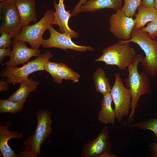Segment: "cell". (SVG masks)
<instances>
[{
	"mask_svg": "<svg viewBox=\"0 0 157 157\" xmlns=\"http://www.w3.org/2000/svg\"><path fill=\"white\" fill-rule=\"evenodd\" d=\"M37 124L34 133L26 138L22 147L23 151L16 154L17 157H37L41 153V146L51 133L52 123L50 111L38 109L36 112Z\"/></svg>",
	"mask_w": 157,
	"mask_h": 157,
	"instance_id": "cell-1",
	"label": "cell"
},
{
	"mask_svg": "<svg viewBox=\"0 0 157 157\" xmlns=\"http://www.w3.org/2000/svg\"><path fill=\"white\" fill-rule=\"evenodd\" d=\"M143 58L142 55L136 54L128 67V76L124 80L126 86L130 89L132 96L130 106L131 110L129 117V121L134 115L140 97L151 92L147 74L145 72L139 73L138 70V64L142 61Z\"/></svg>",
	"mask_w": 157,
	"mask_h": 157,
	"instance_id": "cell-2",
	"label": "cell"
},
{
	"mask_svg": "<svg viewBox=\"0 0 157 157\" xmlns=\"http://www.w3.org/2000/svg\"><path fill=\"white\" fill-rule=\"evenodd\" d=\"M124 42H133L141 48L145 56L140 63L145 72L153 77L157 75V40L150 38L147 33L140 28H134L131 33V38Z\"/></svg>",
	"mask_w": 157,
	"mask_h": 157,
	"instance_id": "cell-3",
	"label": "cell"
},
{
	"mask_svg": "<svg viewBox=\"0 0 157 157\" xmlns=\"http://www.w3.org/2000/svg\"><path fill=\"white\" fill-rule=\"evenodd\" d=\"M102 54L95 62H102L106 65L117 66L121 70H125L136 55L130 42L119 40L115 44L104 49Z\"/></svg>",
	"mask_w": 157,
	"mask_h": 157,
	"instance_id": "cell-4",
	"label": "cell"
},
{
	"mask_svg": "<svg viewBox=\"0 0 157 157\" xmlns=\"http://www.w3.org/2000/svg\"><path fill=\"white\" fill-rule=\"evenodd\" d=\"M50 51H47L40 54L35 59L27 63L22 67L6 66L0 74L2 78L7 83L15 84L28 78V75L33 72L44 70V65L46 62L53 57Z\"/></svg>",
	"mask_w": 157,
	"mask_h": 157,
	"instance_id": "cell-5",
	"label": "cell"
},
{
	"mask_svg": "<svg viewBox=\"0 0 157 157\" xmlns=\"http://www.w3.org/2000/svg\"><path fill=\"white\" fill-rule=\"evenodd\" d=\"M53 12L52 10H48L38 22L32 25L22 26L20 33L13 38L12 43L22 41L28 43L31 48L39 49L43 40L44 33L52 25Z\"/></svg>",
	"mask_w": 157,
	"mask_h": 157,
	"instance_id": "cell-6",
	"label": "cell"
},
{
	"mask_svg": "<svg viewBox=\"0 0 157 157\" xmlns=\"http://www.w3.org/2000/svg\"><path fill=\"white\" fill-rule=\"evenodd\" d=\"M110 93L114 104L115 117L120 122L124 117L129 115L132 96L130 89L124 86L119 72L115 75V81Z\"/></svg>",
	"mask_w": 157,
	"mask_h": 157,
	"instance_id": "cell-7",
	"label": "cell"
},
{
	"mask_svg": "<svg viewBox=\"0 0 157 157\" xmlns=\"http://www.w3.org/2000/svg\"><path fill=\"white\" fill-rule=\"evenodd\" d=\"M15 1L7 0L0 3V33L6 32L13 38L20 33L22 26Z\"/></svg>",
	"mask_w": 157,
	"mask_h": 157,
	"instance_id": "cell-8",
	"label": "cell"
},
{
	"mask_svg": "<svg viewBox=\"0 0 157 157\" xmlns=\"http://www.w3.org/2000/svg\"><path fill=\"white\" fill-rule=\"evenodd\" d=\"M52 25L48 29L50 33V38L43 39L42 44L46 48H56L66 51L71 49L78 51L86 52L88 50L92 51L94 48L90 46L79 45L74 43L72 40L71 36L65 33H60L55 30Z\"/></svg>",
	"mask_w": 157,
	"mask_h": 157,
	"instance_id": "cell-9",
	"label": "cell"
},
{
	"mask_svg": "<svg viewBox=\"0 0 157 157\" xmlns=\"http://www.w3.org/2000/svg\"><path fill=\"white\" fill-rule=\"evenodd\" d=\"M110 32L118 39L127 40L131 38V33L134 28V19L125 15L121 9L112 14L109 19Z\"/></svg>",
	"mask_w": 157,
	"mask_h": 157,
	"instance_id": "cell-10",
	"label": "cell"
},
{
	"mask_svg": "<svg viewBox=\"0 0 157 157\" xmlns=\"http://www.w3.org/2000/svg\"><path fill=\"white\" fill-rule=\"evenodd\" d=\"M106 152H112L108 129L104 126L94 140L85 144L82 149L81 157H100Z\"/></svg>",
	"mask_w": 157,
	"mask_h": 157,
	"instance_id": "cell-11",
	"label": "cell"
},
{
	"mask_svg": "<svg viewBox=\"0 0 157 157\" xmlns=\"http://www.w3.org/2000/svg\"><path fill=\"white\" fill-rule=\"evenodd\" d=\"M12 44L13 50L9 60L2 64V65L13 67L19 64L24 65L28 63L31 57H38L40 55V51L39 49L28 48L24 42L18 41Z\"/></svg>",
	"mask_w": 157,
	"mask_h": 157,
	"instance_id": "cell-12",
	"label": "cell"
},
{
	"mask_svg": "<svg viewBox=\"0 0 157 157\" xmlns=\"http://www.w3.org/2000/svg\"><path fill=\"white\" fill-rule=\"evenodd\" d=\"M63 1L64 0H59L58 4L56 0L53 1V6L55 11L53 13V17L52 24L58 25L61 33L69 35L72 38H77L78 37L79 33L73 31L68 25L69 19L72 15L70 13L69 10L67 11L65 9Z\"/></svg>",
	"mask_w": 157,
	"mask_h": 157,
	"instance_id": "cell-13",
	"label": "cell"
},
{
	"mask_svg": "<svg viewBox=\"0 0 157 157\" xmlns=\"http://www.w3.org/2000/svg\"><path fill=\"white\" fill-rule=\"evenodd\" d=\"M12 124L7 120L4 125H0V156L3 157H17L16 154L9 146L8 140L12 138L20 139L22 138V133L16 131H11L9 127Z\"/></svg>",
	"mask_w": 157,
	"mask_h": 157,
	"instance_id": "cell-14",
	"label": "cell"
},
{
	"mask_svg": "<svg viewBox=\"0 0 157 157\" xmlns=\"http://www.w3.org/2000/svg\"><path fill=\"white\" fill-rule=\"evenodd\" d=\"M15 2L22 26L37 21L35 0H15Z\"/></svg>",
	"mask_w": 157,
	"mask_h": 157,
	"instance_id": "cell-15",
	"label": "cell"
},
{
	"mask_svg": "<svg viewBox=\"0 0 157 157\" xmlns=\"http://www.w3.org/2000/svg\"><path fill=\"white\" fill-rule=\"evenodd\" d=\"M122 0H88L80 7L79 12H94L104 8L117 11L122 8Z\"/></svg>",
	"mask_w": 157,
	"mask_h": 157,
	"instance_id": "cell-16",
	"label": "cell"
},
{
	"mask_svg": "<svg viewBox=\"0 0 157 157\" xmlns=\"http://www.w3.org/2000/svg\"><path fill=\"white\" fill-rule=\"evenodd\" d=\"M19 88L8 98L14 102L24 104L30 92L36 91L39 83L30 78L19 83Z\"/></svg>",
	"mask_w": 157,
	"mask_h": 157,
	"instance_id": "cell-17",
	"label": "cell"
},
{
	"mask_svg": "<svg viewBox=\"0 0 157 157\" xmlns=\"http://www.w3.org/2000/svg\"><path fill=\"white\" fill-rule=\"evenodd\" d=\"M113 99L110 92L103 96L101 101V109L99 112L98 119L103 124L115 125V113L112 107Z\"/></svg>",
	"mask_w": 157,
	"mask_h": 157,
	"instance_id": "cell-18",
	"label": "cell"
},
{
	"mask_svg": "<svg viewBox=\"0 0 157 157\" xmlns=\"http://www.w3.org/2000/svg\"><path fill=\"white\" fill-rule=\"evenodd\" d=\"M138 13L135 15L134 28H141L146 24L152 21L157 16V11L153 8H148L140 5L137 8Z\"/></svg>",
	"mask_w": 157,
	"mask_h": 157,
	"instance_id": "cell-19",
	"label": "cell"
},
{
	"mask_svg": "<svg viewBox=\"0 0 157 157\" xmlns=\"http://www.w3.org/2000/svg\"><path fill=\"white\" fill-rule=\"evenodd\" d=\"M93 80L96 91L103 96L110 92L111 87L104 71L101 68L97 69L94 72Z\"/></svg>",
	"mask_w": 157,
	"mask_h": 157,
	"instance_id": "cell-20",
	"label": "cell"
},
{
	"mask_svg": "<svg viewBox=\"0 0 157 157\" xmlns=\"http://www.w3.org/2000/svg\"><path fill=\"white\" fill-rule=\"evenodd\" d=\"M56 72L60 80L63 79L67 81L72 80L73 83L78 82L80 75L77 72L73 70L65 64L60 63H58L56 69Z\"/></svg>",
	"mask_w": 157,
	"mask_h": 157,
	"instance_id": "cell-21",
	"label": "cell"
},
{
	"mask_svg": "<svg viewBox=\"0 0 157 157\" xmlns=\"http://www.w3.org/2000/svg\"><path fill=\"white\" fill-rule=\"evenodd\" d=\"M23 104L14 102L8 99H0V113L16 114L23 109Z\"/></svg>",
	"mask_w": 157,
	"mask_h": 157,
	"instance_id": "cell-22",
	"label": "cell"
},
{
	"mask_svg": "<svg viewBox=\"0 0 157 157\" xmlns=\"http://www.w3.org/2000/svg\"><path fill=\"white\" fill-rule=\"evenodd\" d=\"M123 6L121 10L126 15L132 17L135 14L138 7L141 4L142 0H124Z\"/></svg>",
	"mask_w": 157,
	"mask_h": 157,
	"instance_id": "cell-23",
	"label": "cell"
},
{
	"mask_svg": "<svg viewBox=\"0 0 157 157\" xmlns=\"http://www.w3.org/2000/svg\"><path fill=\"white\" fill-rule=\"evenodd\" d=\"M132 126L143 129H148L155 134V140L157 143V117L133 124Z\"/></svg>",
	"mask_w": 157,
	"mask_h": 157,
	"instance_id": "cell-24",
	"label": "cell"
},
{
	"mask_svg": "<svg viewBox=\"0 0 157 157\" xmlns=\"http://www.w3.org/2000/svg\"><path fill=\"white\" fill-rule=\"evenodd\" d=\"M58 63L51 62L48 60L44 65V71L48 72L51 76L54 81L57 83H61V81L56 72V68L58 66Z\"/></svg>",
	"mask_w": 157,
	"mask_h": 157,
	"instance_id": "cell-25",
	"label": "cell"
},
{
	"mask_svg": "<svg viewBox=\"0 0 157 157\" xmlns=\"http://www.w3.org/2000/svg\"><path fill=\"white\" fill-rule=\"evenodd\" d=\"M142 31L147 33L151 38L155 40L157 37V16L152 21L148 23L147 26L140 28Z\"/></svg>",
	"mask_w": 157,
	"mask_h": 157,
	"instance_id": "cell-26",
	"label": "cell"
},
{
	"mask_svg": "<svg viewBox=\"0 0 157 157\" xmlns=\"http://www.w3.org/2000/svg\"><path fill=\"white\" fill-rule=\"evenodd\" d=\"M0 37V48H10L12 41L11 39L13 38L11 35L8 33L3 32L1 33Z\"/></svg>",
	"mask_w": 157,
	"mask_h": 157,
	"instance_id": "cell-27",
	"label": "cell"
},
{
	"mask_svg": "<svg viewBox=\"0 0 157 157\" xmlns=\"http://www.w3.org/2000/svg\"><path fill=\"white\" fill-rule=\"evenodd\" d=\"M11 50L10 48H0V63H1L4 57L6 56H10Z\"/></svg>",
	"mask_w": 157,
	"mask_h": 157,
	"instance_id": "cell-28",
	"label": "cell"
},
{
	"mask_svg": "<svg viewBox=\"0 0 157 157\" xmlns=\"http://www.w3.org/2000/svg\"><path fill=\"white\" fill-rule=\"evenodd\" d=\"M88 0H80L78 3L76 5L71 13L72 16H76L79 13V11L81 6L85 4Z\"/></svg>",
	"mask_w": 157,
	"mask_h": 157,
	"instance_id": "cell-29",
	"label": "cell"
},
{
	"mask_svg": "<svg viewBox=\"0 0 157 157\" xmlns=\"http://www.w3.org/2000/svg\"><path fill=\"white\" fill-rule=\"evenodd\" d=\"M8 83L2 78L0 81V92L2 91H7L9 90V84Z\"/></svg>",
	"mask_w": 157,
	"mask_h": 157,
	"instance_id": "cell-30",
	"label": "cell"
},
{
	"mask_svg": "<svg viewBox=\"0 0 157 157\" xmlns=\"http://www.w3.org/2000/svg\"><path fill=\"white\" fill-rule=\"evenodd\" d=\"M153 154L152 157H157V143L152 142L149 145Z\"/></svg>",
	"mask_w": 157,
	"mask_h": 157,
	"instance_id": "cell-31",
	"label": "cell"
},
{
	"mask_svg": "<svg viewBox=\"0 0 157 157\" xmlns=\"http://www.w3.org/2000/svg\"><path fill=\"white\" fill-rule=\"evenodd\" d=\"M154 0H142L141 5L148 8H153Z\"/></svg>",
	"mask_w": 157,
	"mask_h": 157,
	"instance_id": "cell-32",
	"label": "cell"
},
{
	"mask_svg": "<svg viewBox=\"0 0 157 157\" xmlns=\"http://www.w3.org/2000/svg\"><path fill=\"white\" fill-rule=\"evenodd\" d=\"M117 156L112 154L111 152H106L102 154L100 157H117Z\"/></svg>",
	"mask_w": 157,
	"mask_h": 157,
	"instance_id": "cell-33",
	"label": "cell"
},
{
	"mask_svg": "<svg viewBox=\"0 0 157 157\" xmlns=\"http://www.w3.org/2000/svg\"><path fill=\"white\" fill-rule=\"evenodd\" d=\"M154 7L157 11V0H154Z\"/></svg>",
	"mask_w": 157,
	"mask_h": 157,
	"instance_id": "cell-34",
	"label": "cell"
},
{
	"mask_svg": "<svg viewBox=\"0 0 157 157\" xmlns=\"http://www.w3.org/2000/svg\"><path fill=\"white\" fill-rule=\"evenodd\" d=\"M7 0H0V2H4V1H6Z\"/></svg>",
	"mask_w": 157,
	"mask_h": 157,
	"instance_id": "cell-35",
	"label": "cell"
}]
</instances>
